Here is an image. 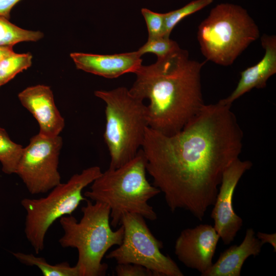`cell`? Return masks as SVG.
I'll use <instances>...</instances> for the list:
<instances>
[{
  "label": "cell",
  "instance_id": "cell-16",
  "mask_svg": "<svg viewBox=\"0 0 276 276\" xmlns=\"http://www.w3.org/2000/svg\"><path fill=\"white\" fill-rule=\"evenodd\" d=\"M12 254L21 263L38 267L44 276H80L77 267L71 266L67 262L52 265L44 258L36 257L32 254L17 252Z\"/></svg>",
  "mask_w": 276,
  "mask_h": 276
},
{
  "label": "cell",
  "instance_id": "cell-2",
  "mask_svg": "<svg viewBox=\"0 0 276 276\" xmlns=\"http://www.w3.org/2000/svg\"><path fill=\"white\" fill-rule=\"evenodd\" d=\"M205 62L191 59L188 52L179 48L136 72L129 91L142 100L149 99V127L171 135L199 112L204 105L200 74Z\"/></svg>",
  "mask_w": 276,
  "mask_h": 276
},
{
  "label": "cell",
  "instance_id": "cell-5",
  "mask_svg": "<svg viewBox=\"0 0 276 276\" xmlns=\"http://www.w3.org/2000/svg\"><path fill=\"white\" fill-rule=\"evenodd\" d=\"M95 95L106 105L104 139L109 168H117L132 159L142 146L148 127L147 105L125 87L96 90Z\"/></svg>",
  "mask_w": 276,
  "mask_h": 276
},
{
  "label": "cell",
  "instance_id": "cell-25",
  "mask_svg": "<svg viewBox=\"0 0 276 276\" xmlns=\"http://www.w3.org/2000/svg\"><path fill=\"white\" fill-rule=\"evenodd\" d=\"M256 236L263 245L265 243H269L271 244L273 248L274 252H275L276 233L267 234L259 232Z\"/></svg>",
  "mask_w": 276,
  "mask_h": 276
},
{
  "label": "cell",
  "instance_id": "cell-26",
  "mask_svg": "<svg viewBox=\"0 0 276 276\" xmlns=\"http://www.w3.org/2000/svg\"><path fill=\"white\" fill-rule=\"evenodd\" d=\"M13 53L12 47H0V61Z\"/></svg>",
  "mask_w": 276,
  "mask_h": 276
},
{
  "label": "cell",
  "instance_id": "cell-4",
  "mask_svg": "<svg viewBox=\"0 0 276 276\" xmlns=\"http://www.w3.org/2000/svg\"><path fill=\"white\" fill-rule=\"evenodd\" d=\"M80 221L72 215L59 219L64 234L59 243L63 248L77 249L76 264L80 276L105 275L108 269L102 259L114 245H120L124 236L122 225L116 231L111 228L110 209L106 203L86 199Z\"/></svg>",
  "mask_w": 276,
  "mask_h": 276
},
{
  "label": "cell",
  "instance_id": "cell-19",
  "mask_svg": "<svg viewBox=\"0 0 276 276\" xmlns=\"http://www.w3.org/2000/svg\"><path fill=\"white\" fill-rule=\"evenodd\" d=\"M32 63V55L30 53L13 54L0 61V87L18 74L30 67Z\"/></svg>",
  "mask_w": 276,
  "mask_h": 276
},
{
  "label": "cell",
  "instance_id": "cell-14",
  "mask_svg": "<svg viewBox=\"0 0 276 276\" xmlns=\"http://www.w3.org/2000/svg\"><path fill=\"white\" fill-rule=\"evenodd\" d=\"M265 53L261 60L255 65L240 73V78L233 91L220 101L231 106L237 99L252 89L264 88L268 79L276 73V36L264 34L261 38Z\"/></svg>",
  "mask_w": 276,
  "mask_h": 276
},
{
  "label": "cell",
  "instance_id": "cell-12",
  "mask_svg": "<svg viewBox=\"0 0 276 276\" xmlns=\"http://www.w3.org/2000/svg\"><path fill=\"white\" fill-rule=\"evenodd\" d=\"M18 98L37 121L39 133L50 137L59 135L65 122L55 103L50 87L42 84L28 87L18 94Z\"/></svg>",
  "mask_w": 276,
  "mask_h": 276
},
{
  "label": "cell",
  "instance_id": "cell-8",
  "mask_svg": "<svg viewBox=\"0 0 276 276\" xmlns=\"http://www.w3.org/2000/svg\"><path fill=\"white\" fill-rule=\"evenodd\" d=\"M124 227L121 244L106 256L118 264L132 263L143 266L154 273L155 276H183L175 261L164 255L161 241L149 229L145 218L134 214L125 213L121 221Z\"/></svg>",
  "mask_w": 276,
  "mask_h": 276
},
{
  "label": "cell",
  "instance_id": "cell-17",
  "mask_svg": "<svg viewBox=\"0 0 276 276\" xmlns=\"http://www.w3.org/2000/svg\"><path fill=\"white\" fill-rule=\"evenodd\" d=\"M39 31L22 29L11 23L9 19L0 16V47H13L24 41H37L43 37Z\"/></svg>",
  "mask_w": 276,
  "mask_h": 276
},
{
  "label": "cell",
  "instance_id": "cell-21",
  "mask_svg": "<svg viewBox=\"0 0 276 276\" xmlns=\"http://www.w3.org/2000/svg\"><path fill=\"white\" fill-rule=\"evenodd\" d=\"M179 48L177 42L170 37L160 36L148 38V41L137 52L141 56L146 53H153L159 58L167 56Z\"/></svg>",
  "mask_w": 276,
  "mask_h": 276
},
{
  "label": "cell",
  "instance_id": "cell-3",
  "mask_svg": "<svg viewBox=\"0 0 276 276\" xmlns=\"http://www.w3.org/2000/svg\"><path fill=\"white\" fill-rule=\"evenodd\" d=\"M146 167L145 157L141 148L126 163L102 172L91 183L90 190L84 192L86 198L109 206L111 226L120 225L127 213L139 214L151 221L157 219L148 201L160 191L147 180Z\"/></svg>",
  "mask_w": 276,
  "mask_h": 276
},
{
  "label": "cell",
  "instance_id": "cell-18",
  "mask_svg": "<svg viewBox=\"0 0 276 276\" xmlns=\"http://www.w3.org/2000/svg\"><path fill=\"white\" fill-rule=\"evenodd\" d=\"M24 147L13 142L4 128L0 127V163L3 172L15 173Z\"/></svg>",
  "mask_w": 276,
  "mask_h": 276
},
{
  "label": "cell",
  "instance_id": "cell-22",
  "mask_svg": "<svg viewBox=\"0 0 276 276\" xmlns=\"http://www.w3.org/2000/svg\"><path fill=\"white\" fill-rule=\"evenodd\" d=\"M141 13L147 26L148 38L164 36L165 13L155 12L147 8H142Z\"/></svg>",
  "mask_w": 276,
  "mask_h": 276
},
{
  "label": "cell",
  "instance_id": "cell-6",
  "mask_svg": "<svg viewBox=\"0 0 276 276\" xmlns=\"http://www.w3.org/2000/svg\"><path fill=\"white\" fill-rule=\"evenodd\" d=\"M258 26L247 10L229 3L217 4L198 26L197 39L206 60L228 66L259 38Z\"/></svg>",
  "mask_w": 276,
  "mask_h": 276
},
{
  "label": "cell",
  "instance_id": "cell-24",
  "mask_svg": "<svg viewBox=\"0 0 276 276\" xmlns=\"http://www.w3.org/2000/svg\"><path fill=\"white\" fill-rule=\"evenodd\" d=\"M20 0H0V16L9 19L13 7Z\"/></svg>",
  "mask_w": 276,
  "mask_h": 276
},
{
  "label": "cell",
  "instance_id": "cell-11",
  "mask_svg": "<svg viewBox=\"0 0 276 276\" xmlns=\"http://www.w3.org/2000/svg\"><path fill=\"white\" fill-rule=\"evenodd\" d=\"M219 239L213 226L199 224L181 232L175 241L174 252L186 267L197 270L202 275L213 264Z\"/></svg>",
  "mask_w": 276,
  "mask_h": 276
},
{
  "label": "cell",
  "instance_id": "cell-15",
  "mask_svg": "<svg viewBox=\"0 0 276 276\" xmlns=\"http://www.w3.org/2000/svg\"><path fill=\"white\" fill-rule=\"evenodd\" d=\"M263 245L254 230L247 228L243 240L222 252L217 261L202 276H240L242 266L251 256H258Z\"/></svg>",
  "mask_w": 276,
  "mask_h": 276
},
{
  "label": "cell",
  "instance_id": "cell-1",
  "mask_svg": "<svg viewBox=\"0 0 276 276\" xmlns=\"http://www.w3.org/2000/svg\"><path fill=\"white\" fill-rule=\"evenodd\" d=\"M231 107L220 100L204 104L171 135L147 127L141 147L146 171L172 212L183 209L201 221L214 205L222 175L243 146V133Z\"/></svg>",
  "mask_w": 276,
  "mask_h": 276
},
{
  "label": "cell",
  "instance_id": "cell-9",
  "mask_svg": "<svg viewBox=\"0 0 276 276\" xmlns=\"http://www.w3.org/2000/svg\"><path fill=\"white\" fill-rule=\"evenodd\" d=\"M62 145L60 135L50 137L38 133L24 147L15 174L30 194L47 193L61 183L58 168Z\"/></svg>",
  "mask_w": 276,
  "mask_h": 276
},
{
  "label": "cell",
  "instance_id": "cell-10",
  "mask_svg": "<svg viewBox=\"0 0 276 276\" xmlns=\"http://www.w3.org/2000/svg\"><path fill=\"white\" fill-rule=\"evenodd\" d=\"M249 160L239 158L233 161L224 171L211 217L214 227L224 244L234 241L243 225V219L235 212L233 200L235 189L242 175L251 168Z\"/></svg>",
  "mask_w": 276,
  "mask_h": 276
},
{
  "label": "cell",
  "instance_id": "cell-23",
  "mask_svg": "<svg viewBox=\"0 0 276 276\" xmlns=\"http://www.w3.org/2000/svg\"><path fill=\"white\" fill-rule=\"evenodd\" d=\"M115 271L118 276H155L150 269L132 263L118 264Z\"/></svg>",
  "mask_w": 276,
  "mask_h": 276
},
{
  "label": "cell",
  "instance_id": "cell-13",
  "mask_svg": "<svg viewBox=\"0 0 276 276\" xmlns=\"http://www.w3.org/2000/svg\"><path fill=\"white\" fill-rule=\"evenodd\" d=\"M70 56L77 68L110 79L135 73L143 61L137 51L111 55L74 52Z\"/></svg>",
  "mask_w": 276,
  "mask_h": 276
},
{
  "label": "cell",
  "instance_id": "cell-20",
  "mask_svg": "<svg viewBox=\"0 0 276 276\" xmlns=\"http://www.w3.org/2000/svg\"><path fill=\"white\" fill-rule=\"evenodd\" d=\"M214 0H194L178 9L165 13L164 37H170L173 28L185 17L211 4Z\"/></svg>",
  "mask_w": 276,
  "mask_h": 276
},
{
  "label": "cell",
  "instance_id": "cell-7",
  "mask_svg": "<svg viewBox=\"0 0 276 276\" xmlns=\"http://www.w3.org/2000/svg\"><path fill=\"white\" fill-rule=\"evenodd\" d=\"M102 172L99 166L88 167L55 187L45 197L21 200L26 212L25 234L36 254L43 250L50 226L62 217L72 215L80 202L87 199L82 194L83 190Z\"/></svg>",
  "mask_w": 276,
  "mask_h": 276
}]
</instances>
